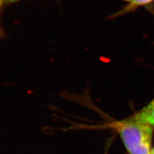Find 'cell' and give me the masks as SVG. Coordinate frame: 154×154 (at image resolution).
Returning <instances> with one entry per match:
<instances>
[{"instance_id":"obj_1","label":"cell","mask_w":154,"mask_h":154,"mask_svg":"<svg viewBox=\"0 0 154 154\" xmlns=\"http://www.w3.org/2000/svg\"><path fill=\"white\" fill-rule=\"evenodd\" d=\"M116 132L130 154H151L154 127L133 116L105 125Z\"/></svg>"},{"instance_id":"obj_2","label":"cell","mask_w":154,"mask_h":154,"mask_svg":"<svg viewBox=\"0 0 154 154\" xmlns=\"http://www.w3.org/2000/svg\"><path fill=\"white\" fill-rule=\"evenodd\" d=\"M132 116L136 119L150 125L154 127V103L150 102L141 110Z\"/></svg>"},{"instance_id":"obj_3","label":"cell","mask_w":154,"mask_h":154,"mask_svg":"<svg viewBox=\"0 0 154 154\" xmlns=\"http://www.w3.org/2000/svg\"><path fill=\"white\" fill-rule=\"evenodd\" d=\"M153 2H154V0H132L129 3L128 5L124 9L123 11H122V12H130L137 7L146 5L150 4Z\"/></svg>"},{"instance_id":"obj_4","label":"cell","mask_w":154,"mask_h":154,"mask_svg":"<svg viewBox=\"0 0 154 154\" xmlns=\"http://www.w3.org/2000/svg\"><path fill=\"white\" fill-rule=\"evenodd\" d=\"M20 1H22V0H0V3H1L2 6H4L8 5H11Z\"/></svg>"},{"instance_id":"obj_5","label":"cell","mask_w":154,"mask_h":154,"mask_svg":"<svg viewBox=\"0 0 154 154\" xmlns=\"http://www.w3.org/2000/svg\"><path fill=\"white\" fill-rule=\"evenodd\" d=\"M122 1H125V2H128V3H130L131 2L132 0H122Z\"/></svg>"},{"instance_id":"obj_6","label":"cell","mask_w":154,"mask_h":154,"mask_svg":"<svg viewBox=\"0 0 154 154\" xmlns=\"http://www.w3.org/2000/svg\"><path fill=\"white\" fill-rule=\"evenodd\" d=\"M151 154H154V147L152 149V152H151Z\"/></svg>"},{"instance_id":"obj_7","label":"cell","mask_w":154,"mask_h":154,"mask_svg":"<svg viewBox=\"0 0 154 154\" xmlns=\"http://www.w3.org/2000/svg\"><path fill=\"white\" fill-rule=\"evenodd\" d=\"M152 102V103H154V98L153 99V100L152 101V102Z\"/></svg>"},{"instance_id":"obj_8","label":"cell","mask_w":154,"mask_h":154,"mask_svg":"<svg viewBox=\"0 0 154 154\" xmlns=\"http://www.w3.org/2000/svg\"><path fill=\"white\" fill-rule=\"evenodd\" d=\"M2 5H1V3H0V8H1V7H2Z\"/></svg>"}]
</instances>
